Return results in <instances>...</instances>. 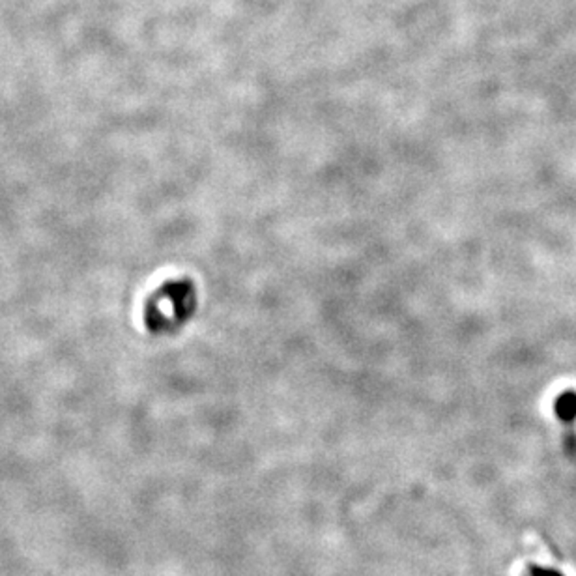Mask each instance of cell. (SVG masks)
<instances>
[{"label":"cell","mask_w":576,"mask_h":576,"mask_svg":"<svg viewBox=\"0 0 576 576\" xmlns=\"http://www.w3.org/2000/svg\"><path fill=\"white\" fill-rule=\"evenodd\" d=\"M193 287L189 282H168L148 303L146 324L154 331L173 328L193 311Z\"/></svg>","instance_id":"cell-1"},{"label":"cell","mask_w":576,"mask_h":576,"mask_svg":"<svg viewBox=\"0 0 576 576\" xmlns=\"http://www.w3.org/2000/svg\"><path fill=\"white\" fill-rule=\"evenodd\" d=\"M556 414L563 421H570L576 417V393L565 391L556 398Z\"/></svg>","instance_id":"cell-2"},{"label":"cell","mask_w":576,"mask_h":576,"mask_svg":"<svg viewBox=\"0 0 576 576\" xmlns=\"http://www.w3.org/2000/svg\"><path fill=\"white\" fill-rule=\"evenodd\" d=\"M531 576H563V575H561V573H558V570L541 569V567H533V569H531Z\"/></svg>","instance_id":"cell-3"}]
</instances>
